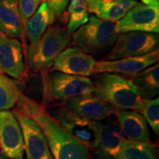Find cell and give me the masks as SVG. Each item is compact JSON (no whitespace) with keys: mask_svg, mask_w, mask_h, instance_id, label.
<instances>
[{"mask_svg":"<svg viewBox=\"0 0 159 159\" xmlns=\"http://www.w3.org/2000/svg\"><path fill=\"white\" fill-rule=\"evenodd\" d=\"M17 110L33 119L43 131L53 159H90L89 149L57 123L43 106L20 92Z\"/></svg>","mask_w":159,"mask_h":159,"instance_id":"cell-1","label":"cell"},{"mask_svg":"<svg viewBox=\"0 0 159 159\" xmlns=\"http://www.w3.org/2000/svg\"><path fill=\"white\" fill-rule=\"evenodd\" d=\"M92 82L93 94L117 110H140L142 99L130 78L114 73H99L95 74Z\"/></svg>","mask_w":159,"mask_h":159,"instance_id":"cell-2","label":"cell"},{"mask_svg":"<svg viewBox=\"0 0 159 159\" xmlns=\"http://www.w3.org/2000/svg\"><path fill=\"white\" fill-rule=\"evenodd\" d=\"M116 24L91 15L73 35V43L87 54L95 56L106 53L114 47L118 33Z\"/></svg>","mask_w":159,"mask_h":159,"instance_id":"cell-3","label":"cell"},{"mask_svg":"<svg viewBox=\"0 0 159 159\" xmlns=\"http://www.w3.org/2000/svg\"><path fill=\"white\" fill-rule=\"evenodd\" d=\"M71 41L70 34L60 25L50 26L42 37L27 49V63L33 71H39L52 66L55 59Z\"/></svg>","mask_w":159,"mask_h":159,"instance_id":"cell-4","label":"cell"},{"mask_svg":"<svg viewBox=\"0 0 159 159\" xmlns=\"http://www.w3.org/2000/svg\"><path fill=\"white\" fill-rule=\"evenodd\" d=\"M45 99L64 101L71 97L94 93V85L87 77L52 71L43 79Z\"/></svg>","mask_w":159,"mask_h":159,"instance_id":"cell-5","label":"cell"},{"mask_svg":"<svg viewBox=\"0 0 159 159\" xmlns=\"http://www.w3.org/2000/svg\"><path fill=\"white\" fill-rule=\"evenodd\" d=\"M48 114L77 141L93 150L100 136L102 123L76 116L57 104Z\"/></svg>","mask_w":159,"mask_h":159,"instance_id":"cell-6","label":"cell"},{"mask_svg":"<svg viewBox=\"0 0 159 159\" xmlns=\"http://www.w3.org/2000/svg\"><path fill=\"white\" fill-rule=\"evenodd\" d=\"M159 37L156 33L127 32L119 33L114 47L105 60H118L147 55L158 49Z\"/></svg>","mask_w":159,"mask_h":159,"instance_id":"cell-7","label":"cell"},{"mask_svg":"<svg viewBox=\"0 0 159 159\" xmlns=\"http://www.w3.org/2000/svg\"><path fill=\"white\" fill-rule=\"evenodd\" d=\"M115 29L118 34L134 31L158 34L159 4L148 5L139 3L129 10L122 19L117 21Z\"/></svg>","mask_w":159,"mask_h":159,"instance_id":"cell-8","label":"cell"},{"mask_svg":"<svg viewBox=\"0 0 159 159\" xmlns=\"http://www.w3.org/2000/svg\"><path fill=\"white\" fill-rule=\"evenodd\" d=\"M12 112L21 126L27 159H53L47 139L37 123L16 108Z\"/></svg>","mask_w":159,"mask_h":159,"instance_id":"cell-9","label":"cell"},{"mask_svg":"<svg viewBox=\"0 0 159 159\" xmlns=\"http://www.w3.org/2000/svg\"><path fill=\"white\" fill-rule=\"evenodd\" d=\"M57 105L76 116L99 122L119 111L93 94L71 97Z\"/></svg>","mask_w":159,"mask_h":159,"instance_id":"cell-10","label":"cell"},{"mask_svg":"<svg viewBox=\"0 0 159 159\" xmlns=\"http://www.w3.org/2000/svg\"><path fill=\"white\" fill-rule=\"evenodd\" d=\"M158 49L147 55L136 57H129L118 60H105L96 63L92 75L99 73H119L128 77L139 74L158 62Z\"/></svg>","mask_w":159,"mask_h":159,"instance_id":"cell-11","label":"cell"},{"mask_svg":"<svg viewBox=\"0 0 159 159\" xmlns=\"http://www.w3.org/2000/svg\"><path fill=\"white\" fill-rule=\"evenodd\" d=\"M0 144L7 158L23 159L25 146L22 131L11 111H0Z\"/></svg>","mask_w":159,"mask_h":159,"instance_id":"cell-12","label":"cell"},{"mask_svg":"<svg viewBox=\"0 0 159 159\" xmlns=\"http://www.w3.org/2000/svg\"><path fill=\"white\" fill-rule=\"evenodd\" d=\"M97 61L91 55L87 54L78 47H70L61 52L55 59L52 70L64 74L89 77Z\"/></svg>","mask_w":159,"mask_h":159,"instance_id":"cell-13","label":"cell"},{"mask_svg":"<svg viewBox=\"0 0 159 159\" xmlns=\"http://www.w3.org/2000/svg\"><path fill=\"white\" fill-rule=\"evenodd\" d=\"M0 74L21 80L25 75L22 46L16 38L0 33Z\"/></svg>","mask_w":159,"mask_h":159,"instance_id":"cell-14","label":"cell"},{"mask_svg":"<svg viewBox=\"0 0 159 159\" xmlns=\"http://www.w3.org/2000/svg\"><path fill=\"white\" fill-rule=\"evenodd\" d=\"M125 139L117 121L102 124L99 140L92 150L95 158L119 159Z\"/></svg>","mask_w":159,"mask_h":159,"instance_id":"cell-15","label":"cell"},{"mask_svg":"<svg viewBox=\"0 0 159 159\" xmlns=\"http://www.w3.org/2000/svg\"><path fill=\"white\" fill-rule=\"evenodd\" d=\"M117 122L125 139L131 141L150 142L148 123L144 117L133 110L118 111Z\"/></svg>","mask_w":159,"mask_h":159,"instance_id":"cell-16","label":"cell"},{"mask_svg":"<svg viewBox=\"0 0 159 159\" xmlns=\"http://www.w3.org/2000/svg\"><path fill=\"white\" fill-rule=\"evenodd\" d=\"M25 27L18 9V0H0V33L21 38Z\"/></svg>","mask_w":159,"mask_h":159,"instance_id":"cell-17","label":"cell"},{"mask_svg":"<svg viewBox=\"0 0 159 159\" xmlns=\"http://www.w3.org/2000/svg\"><path fill=\"white\" fill-rule=\"evenodd\" d=\"M55 16L44 0L39 9L26 21L24 27L30 44L35 43L54 23Z\"/></svg>","mask_w":159,"mask_h":159,"instance_id":"cell-18","label":"cell"},{"mask_svg":"<svg viewBox=\"0 0 159 159\" xmlns=\"http://www.w3.org/2000/svg\"><path fill=\"white\" fill-rule=\"evenodd\" d=\"M142 99H150L159 93V65L154 64L130 77Z\"/></svg>","mask_w":159,"mask_h":159,"instance_id":"cell-19","label":"cell"},{"mask_svg":"<svg viewBox=\"0 0 159 159\" xmlns=\"http://www.w3.org/2000/svg\"><path fill=\"white\" fill-rule=\"evenodd\" d=\"M139 3L136 0H101L95 14L102 20L116 22L122 19L129 10Z\"/></svg>","mask_w":159,"mask_h":159,"instance_id":"cell-20","label":"cell"},{"mask_svg":"<svg viewBox=\"0 0 159 159\" xmlns=\"http://www.w3.org/2000/svg\"><path fill=\"white\" fill-rule=\"evenodd\" d=\"M119 159H157L156 145L125 139Z\"/></svg>","mask_w":159,"mask_h":159,"instance_id":"cell-21","label":"cell"},{"mask_svg":"<svg viewBox=\"0 0 159 159\" xmlns=\"http://www.w3.org/2000/svg\"><path fill=\"white\" fill-rule=\"evenodd\" d=\"M21 90L14 81L0 74V111H7L16 105Z\"/></svg>","mask_w":159,"mask_h":159,"instance_id":"cell-22","label":"cell"},{"mask_svg":"<svg viewBox=\"0 0 159 159\" xmlns=\"http://www.w3.org/2000/svg\"><path fill=\"white\" fill-rule=\"evenodd\" d=\"M68 11L69 22L66 30L70 34L89 21V11L86 0H71Z\"/></svg>","mask_w":159,"mask_h":159,"instance_id":"cell-23","label":"cell"},{"mask_svg":"<svg viewBox=\"0 0 159 159\" xmlns=\"http://www.w3.org/2000/svg\"><path fill=\"white\" fill-rule=\"evenodd\" d=\"M139 113L142 114L146 122L150 125L157 135L159 134V100L142 99V105Z\"/></svg>","mask_w":159,"mask_h":159,"instance_id":"cell-24","label":"cell"},{"mask_svg":"<svg viewBox=\"0 0 159 159\" xmlns=\"http://www.w3.org/2000/svg\"><path fill=\"white\" fill-rule=\"evenodd\" d=\"M42 2L43 0H18V9L24 25L39 9Z\"/></svg>","mask_w":159,"mask_h":159,"instance_id":"cell-25","label":"cell"},{"mask_svg":"<svg viewBox=\"0 0 159 159\" xmlns=\"http://www.w3.org/2000/svg\"><path fill=\"white\" fill-rule=\"evenodd\" d=\"M55 16H60L66 8L69 0H44Z\"/></svg>","mask_w":159,"mask_h":159,"instance_id":"cell-26","label":"cell"},{"mask_svg":"<svg viewBox=\"0 0 159 159\" xmlns=\"http://www.w3.org/2000/svg\"><path fill=\"white\" fill-rule=\"evenodd\" d=\"M101 0H86L88 5V11L90 13H96L97 7L100 3Z\"/></svg>","mask_w":159,"mask_h":159,"instance_id":"cell-27","label":"cell"},{"mask_svg":"<svg viewBox=\"0 0 159 159\" xmlns=\"http://www.w3.org/2000/svg\"><path fill=\"white\" fill-rule=\"evenodd\" d=\"M142 2V4L148 5H156V4H159V0H141Z\"/></svg>","mask_w":159,"mask_h":159,"instance_id":"cell-28","label":"cell"},{"mask_svg":"<svg viewBox=\"0 0 159 159\" xmlns=\"http://www.w3.org/2000/svg\"><path fill=\"white\" fill-rule=\"evenodd\" d=\"M7 158L5 156V154L3 153L2 150L1 144H0V159H7Z\"/></svg>","mask_w":159,"mask_h":159,"instance_id":"cell-29","label":"cell"},{"mask_svg":"<svg viewBox=\"0 0 159 159\" xmlns=\"http://www.w3.org/2000/svg\"><path fill=\"white\" fill-rule=\"evenodd\" d=\"M105 1H111V0H105Z\"/></svg>","mask_w":159,"mask_h":159,"instance_id":"cell-30","label":"cell"}]
</instances>
